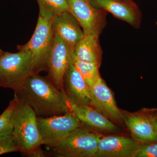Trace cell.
Listing matches in <instances>:
<instances>
[{
  "label": "cell",
  "instance_id": "obj_14",
  "mask_svg": "<svg viewBox=\"0 0 157 157\" xmlns=\"http://www.w3.org/2000/svg\"><path fill=\"white\" fill-rule=\"evenodd\" d=\"M52 25L54 33L66 42L73 52L76 44L85 36L77 20L69 11L55 17Z\"/></svg>",
  "mask_w": 157,
  "mask_h": 157
},
{
  "label": "cell",
  "instance_id": "obj_10",
  "mask_svg": "<svg viewBox=\"0 0 157 157\" xmlns=\"http://www.w3.org/2000/svg\"><path fill=\"white\" fill-rule=\"evenodd\" d=\"M92 106L117 123L123 122L121 110L117 105L112 91L101 77L90 87Z\"/></svg>",
  "mask_w": 157,
  "mask_h": 157
},
{
  "label": "cell",
  "instance_id": "obj_8",
  "mask_svg": "<svg viewBox=\"0 0 157 157\" xmlns=\"http://www.w3.org/2000/svg\"><path fill=\"white\" fill-rule=\"evenodd\" d=\"M69 11L81 27L85 35L99 37L107 24L106 11L97 9L88 0H68Z\"/></svg>",
  "mask_w": 157,
  "mask_h": 157
},
{
  "label": "cell",
  "instance_id": "obj_18",
  "mask_svg": "<svg viewBox=\"0 0 157 157\" xmlns=\"http://www.w3.org/2000/svg\"><path fill=\"white\" fill-rule=\"evenodd\" d=\"M73 64L90 88L101 77L99 70L100 66L96 62H86L74 58Z\"/></svg>",
  "mask_w": 157,
  "mask_h": 157
},
{
  "label": "cell",
  "instance_id": "obj_21",
  "mask_svg": "<svg viewBox=\"0 0 157 157\" xmlns=\"http://www.w3.org/2000/svg\"><path fill=\"white\" fill-rule=\"evenodd\" d=\"M135 157H157V141L141 143Z\"/></svg>",
  "mask_w": 157,
  "mask_h": 157
},
{
  "label": "cell",
  "instance_id": "obj_16",
  "mask_svg": "<svg viewBox=\"0 0 157 157\" xmlns=\"http://www.w3.org/2000/svg\"><path fill=\"white\" fill-rule=\"evenodd\" d=\"M99 37L85 35L76 44L73 51L74 58L86 62H96L101 66L102 50Z\"/></svg>",
  "mask_w": 157,
  "mask_h": 157
},
{
  "label": "cell",
  "instance_id": "obj_23",
  "mask_svg": "<svg viewBox=\"0 0 157 157\" xmlns=\"http://www.w3.org/2000/svg\"><path fill=\"white\" fill-rule=\"evenodd\" d=\"M28 156L35 157H45V154L43 152V151L39 148L37 149L36 150L34 151L33 152L31 153Z\"/></svg>",
  "mask_w": 157,
  "mask_h": 157
},
{
  "label": "cell",
  "instance_id": "obj_22",
  "mask_svg": "<svg viewBox=\"0 0 157 157\" xmlns=\"http://www.w3.org/2000/svg\"><path fill=\"white\" fill-rule=\"evenodd\" d=\"M139 111L149 122L157 135V108H144Z\"/></svg>",
  "mask_w": 157,
  "mask_h": 157
},
{
  "label": "cell",
  "instance_id": "obj_17",
  "mask_svg": "<svg viewBox=\"0 0 157 157\" xmlns=\"http://www.w3.org/2000/svg\"><path fill=\"white\" fill-rule=\"evenodd\" d=\"M37 2L39 15L51 20L63 12L69 11L68 0H37Z\"/></svg>",
  "mask_w": 157,
  "mask_h": 157
},
{
  "label": "cell",
  "instance_id": "obj_4",
  "mask_svg": "<svg viewBox=\"0 0 157 157\" xmlns=\"http://www.w3.org/2000/svg\"><path fill=\"white\" fill-rule=\"evenodd\" d=\"M101 136L83 128L75 129L52 148L58 157H95Z\"/></svg>",
  "mask_w": 157,
  "mask_h": 157
},
{
  "label": "cell",
  "instance_id": "obj_2",
  "mask_svg": "<svg viewBox=\"0 0 157 157\" xmlns=\"http://www.w3.org/2000/svg\"><path fill=\"white\" fill-rule=\"evenodd\" d=\"M17 97V104L12 118V135L20 152L28 156L44 144L39 133L36 113Z\"/></svg>",
  "mask_w": 157,
  "mask_h": 157
},
{
  "label": "cell",
  "instance_id": "obj_1",
  "mask_svg": "<svg viewBox=\"0 0 157 157\" xmlns=\"http://www.w3.org/2000/svg\"><path fill=\"white\" fill-rule=\"evenodd\" d=\"M15 95L33 109L37 117H49L70 112L63 91L58 89L48 77L39 73L29 76Z\"/></svg>",
  "mask_w": 157,
  "mask_h": 157
},
{
  "label": "cell",
  "instance_id": "obj_12",
  "mask_svg": "<svg viewBox=\"0 0 157 157\" xmlns=\"http://www.w3.org/2000/svg\"><path fill=\"white\" fill-rule=\"evenodd\" d=\"M63 90L70 104L92 106L90 88L73 64L64 76Z\"/></svg>",
  "mask_w": 157,
  "mask_h": 157
},
{
  "label": "cell",
  "instance_id": "obj_6",
  "mask_svg": "<svg viewBox=\"0 0 157 157\" xmlns=\"http://www.w3.org/2000/svg\"><path fill=\"white\" fill-rule=\"evenodd\" d=\"M73 52L58 35L54 33L53 41L45 61L47 77L60 90H63L64 76L73 64Z\"/></svg>",
  "mask_w": 157,
  "mask_h": 157
},
{
  "label": "cell",
  "instance_id": "obj_19",
  "mask_svg": "<svg viewBox=\"0 0 157 157\" xmlns=\"http://www.w3.org/2000/svg\"><path fill=\"white\" fill-rule=\"evenodd\" d=\"M17 102V97L14 95V99L10 101L8 107L0 115V137L12 133V116Z\"/></svg>",
  "mask_w": 157,
  "mask_h": 157
},
{
  "label": "cell",
  "instance_id": "obj_15",
  "mask_svg": "<svg viewBox=\"0 0 157 157\" xmlns=\"http://www.w3.org/2000/svg\"><path fill=\"white\" fill-rule=\"evenodd\" d=\"M123 122L132 137L140 143L157 141V135L149 122L140 112L122 110Z\"/></svg>",
  "mask_w": 157,
  "mask_h": 157
},
{
  "label": "cell",
  "instance_id": "obj_9",
  "mask_svg": "<svg viewBox=\"0 0 157 157\" xmlns=\"http://www.w3.org/2000/svg\"><path fill=\"white\" fill-rule=\"evenodd\" d=\"M95 8L110 13L135 29H140L141 11L132 0H88Z\"/></svg>",
  "mask_w": 157,
  "mask_h": 157
},
{
  "label": "cell",
  "instance_id": "obj_24",
  "mask_svg": "<svg viewBox=\"0 0 157 157\" xmlns=\"http://www.w3.org/2000/svg\"><path fill=\"white\" fill-rule=\"evenodd\" d=\"M4 52H3L1 48H0V56L2 55L3 54V53H4Z\"/></svg>",
  "mask_w": 157,
  "mask_h": 157
},
{
  "label": "cell",
  "instance_id": "obj_13",
  "mask_svg": "<svg viewBox=\"0 0 157 157\" xmlns=\"http://www.w3.org/2000/svg\"><path fill=\"white\" fill-rule=\"evenodd\" d=\"M69 108L83 128L97 133L119 131L118 127L92 106H79L69 103Z\"/></svg>",
  "mask_w": 157,
  "mask_h": 157
},
{
  "label": "cell",
  "instance_id": "obj_3",
  "mask_svg": "<svg viewBox=\"0 0 157 157\" xmlns=\"http://www.w3.org/2000/svg\"><path fill=\"white\" fill-rule=\"evenodd\" d=\"M16 53L4 52L0 56V86L17 91L28 78L34 73L30 52L18 49Z\"/></svg>",
  "mask_w": 157,
  "mask_h": 157
},
{
  "label": "cell",
  "instance_id": "obj_20",
  "mask_svg": "<svg viewBox=\"0 0 157 157\" xmlns=\"http://www.w3.org/2000/svg\"><path fill=\"white\" fill-rule=\"evenodd\" d=\"M20 151L12 133L0 137V155L13 152Z\"/></svg>",
  "mask_w": 157,
  "mask_h": 157
},
{
  "label": "cell",
  "instance_id": "obj_7",
  "mask_svg": "<svg viewBox=\"0 0 157 157\" xmlns=\"http://www.w3.org/2000/svg\"><path fill=\"white\" fill-rule=\"evenodd\" d=\"M52 20L39 15L36 26L30 40L26 44L18 46V49L29 51L33 56L34 73L46 70L45 61L54 37Z\"/></svg>",
  "mask_w": 157,
  "mask_h": 157
},
{
  "label": "cell",
  "instance_id": "obj_25",
  "mask_svg": "<svg viewBox=\"0 0 157 157\" xmlns=\"http://www.w3.org/2000/svg\"><path fill=\"white\" fill-rule=\"evenodd\" d=\"M156 25L157 26V21L156 22Z\"/></svg>",
  "mask_w": 157,
  "mask_h": 157
},
{
  "label": "cell",
  "instance_id": "obj_11",
  "mask_svg": "<svg viewBox=\"0 0 157 157\" xmlns=\"http://www.w3.org/2000/svg\"><path fill=\"white\" fill-rule=\"evenodd\" d=\"M141 143L133 137L101 136L95 157H135Z\"/></svg>",
  "mask_w": 157,
  "mask_h": 157
},
{
  "label": "cell",
  "instance_id": "obj_5",
  "mask_svg": "<svg viewBox=\"0 0 157 157\" xmlns=\"http://www.w3.org/2000/svg\"><path fill=\"white\" fill-rule=\"evenodd\" d=\"M39 133L44 145L52 148L71 132L82 127L71 112L49 117H37Z\"/></svg>",
  "mask_w": 157,
  "mask_h": 157
}]
</instances>
